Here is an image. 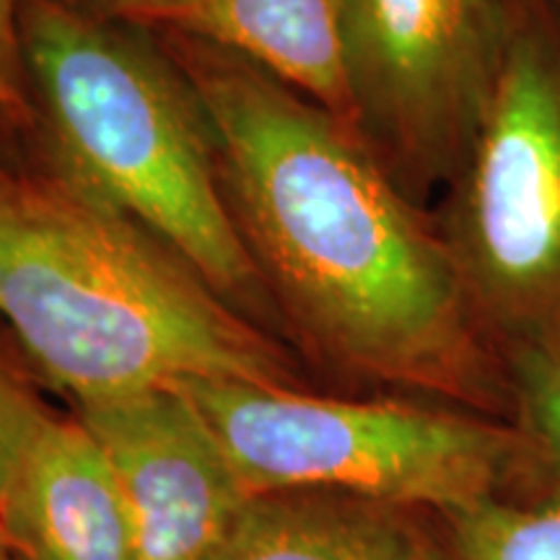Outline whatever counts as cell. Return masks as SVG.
<instances>
[{"instance_id": "6da1fadb", "label": "cell", "mask_w": 560, "mask_h": 560, "mask_svg": "<svg viewBox=\"0 0 560 560\" xmlns=\"http://www.w3.org/2000/svg\"><path fill=\"white\" fill-rule=\"evenodd\" d=\"M265 291L310 346L376 380L472 395V299L353 122L240 55L170 34Z\"/></svg>"}, {"instance_id": "7a4b0ae2", "label": "cell", "mask_w": 560, "mask_h": 560, "mask_svg": "<svg viewBox=\"0 0 560 560\" xmlns=\"http://www.w3.org/2000/svg\"><path fill=\"white\" fill-rule=\"evenodd\" d=\"M0 317L75 405L192 380L296 387L283 350L190 265L55 174H0Z\"/></svg>"}, {"instance_id": "3957f363", "label": "cell", "mask_w": 560, "mask_h": 560, "mask_svg": "<svg viewBox=\"0 0 560 560\" xmlns=\"http://www.w3.org/2000/svg\"><path fill=\"white\" fill-rule=\"evenodd\" d=\"M149 32L62 0H21L50 174L136 221L231 306L249 304L265 285L231 219L208 115Z\"/></svg>"}, {"instance_id": "277c9868", "label": "cell", "mask_w": 560, "mask_h": 560, "mask_svg": "<svg viewBox=\"0 0 560 560\" xmlns=\"http://www.w3.org/2000/svg\"><path fill=\"white\" fill-rule=\"evenodd\" d=\"M177 387L249 495L312 490L459 514L493 499L514 450L493 425L405 402L223 380Z\"/></svg>"}, {"instance_id": "5b68a950", "label": "cell", "mask_w": 560, "mask_h": 560, "mask_svg": "<svg viewBox=\"0 0 560 560\" xmlns=\"http://www.w3.org/2000/svg\"><path fill=\"white\" fill-rule=\"evenodd\" d=\"M446 247L472 306L535 330L560 314V52L506 39L457 170Z\"/></svg>"}, {"instance_id": "8992f818", "label": "cell", "mask_w": 560, "mask_h": 560, "mask_svg": "<svg viewBox=\"0 0 560 560\" xmlns=\"http://www.w3.org/2000/svg\"><path fill=\"white\" fill-rule=\"evenodd\" d=\"M353 122L405 177L457 174L503 45L493 0H340Z\"/></svg>"}, {"instance_id": "52a82bcc", "label": "cell", "mask_w": 560, "mask_h": 560, "mask_svg": "<svg viewBox=\"0 0 560 560\" xmlns=\"http://www.w3.org/2000/svg\"><path fill=\"white\" fill-rule=\"evenodd\" d=\"M122 493L132 560H210L252 495L185 389L75 405Z\"/></svg>"}, {"instance_id": "ba28073f", "label": "cell", "mask_w": 560, "mask_h": 560, "mask_svg": "<svg viewBox=\"0 0 560 560\" xmlns=\"http://www.w3.org/2000/svg\"><path fill=\"white\" fill-rule=\"evenodd\" d=\"M9 560H132L122 493L79 418L47 412L0 506Z\"/></svg>"}, {"instance_id": "9c48e42d", "label": "cell", "mask_w": 560, "mask_h": 560, "mask_svg": "<svg viewBox=\"0 0 560 560\" xmlns=\"http://www.w3.org/2000/svg\"><path fill=\"white\" fill-rule=\"evenodd\" d=\"M136 24L240 55L353 122L340 0H164Z\"/></svg>"}, {"instance_id": "30bf717a", "label": "cell", "mask_w": 560, "mask_h": 560, "mask_svg": "<svg viewBox=\"0 0 560 560\" xmlns=\"http://www.w3.org/2000/svg\"><path fill=\"white\" fill-rule=\"evenodd\" d=\"M400 511L312 490L252 495L210 560H439Z\"/></svg>"}, {"instance_id": "8fae6325", "label": "cell", "mask_w": 560, "mask_h": 560, "mask_svg": "<svg viewBox=\"0 0 560 560\" xmlns=\"http://www.w3.org/2000/svg\"><path fill=\"white\" fill-rule=\"evenodd\" d=\"M454 560H560V493L535 506L493 499L454 514Z\"/></svg>"}, {"instance_id": "7c38bea8", "label": "cell", "mask_w": 560, "mask_h": 560, "mask_svg": "<svg viewBox=\"0 0 560 560\" xmlns=\"http://www.w3.org/2000/svg\"><path fill=\"white\" fill-rule=\"evenodd\" d=\"M524 397L542 450L560 467V314L532 330L524 361Z\"/></svg>"}, {"instance_id": "4fadbf2b", "label": "cell", "mask_w": 560, "mask_h": 560, "mask_svg": "<svg viewBox=\"0 0 560 560\" xmlns=\"http://www.w3.org/2000/svg\"><path fill=\"white\" fill-rule=\"evenodd\" d=\"M47 412L50 410H45L30 384L0 359V506L13 472ZM0 560H9L3 542H0Z\"/></svg>"}, {"instance_id": "5bb4252c", "label": "cell", "mask_w": 560, "mask_h": 560, "mask_svg": "<svg viewBox=\"0 0 560 560\" xmlns=\"http://www.w3.org/2000/svg\"><path fill=\"white\" fill-rule=\"evenodd\" d=\"M24 45H21V0H0V112L24 104Z\"/></svg>"}, {"instance_id": "9a60e30c", "label": "cell", "mask_w": 560, "mask_h": 560, "mask_svg": "<svg viewBox=\"0 0 560 560\" xmlns=\"http://www.w3.org/2000/svg\"><path fill=\"white\" fill-rule=\"evenodd\" d=\"M62 3L73 5V9L79 11L94 13V16L138 21L143 13L156 9L164 0H62Z\"/></svg>"}]
</instances>
